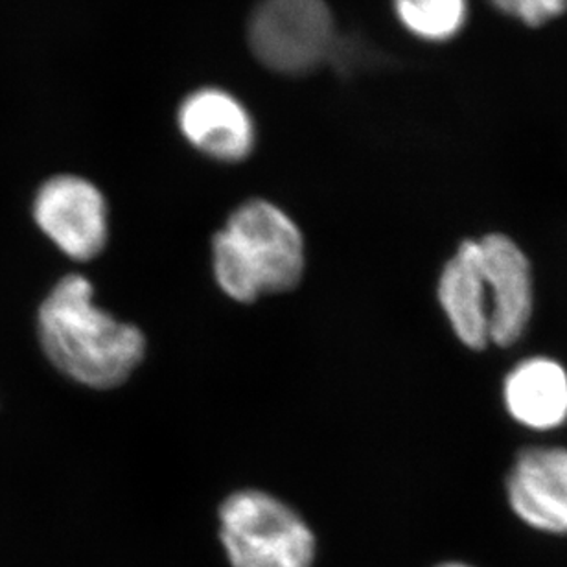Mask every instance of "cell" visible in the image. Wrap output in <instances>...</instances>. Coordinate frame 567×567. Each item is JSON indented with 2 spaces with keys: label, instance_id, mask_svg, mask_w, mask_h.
<instances>
[{
  "label": "cell",
  "instance_id": "9c48e42d",
  "mask_svg": "<svg viewBox=\"0 0 567 567\" xmlns=\"http://www.w3.org/2000/svg\"><path fill=\"white\" fill-rule=\"evenodd\" d=\"M439 302L453 332L468 349L483 350L491 343V297L477 240L463 241L442 269Z\"/></svg>",
  "mask_w": 567,
  "mask_h": 567
},
{
  "label": "cell",
  "instance_id": "3957f363",
  "mask_svg": "<svg viewBox=\"0 0 567 567\" xmlns=\"http://www.w3.org/2000/svg\"><path fill=\"white\" fill-rule=\"evenodd\" d=\"M219 538L233 567H311L316 536L299 513L262 491H240L219 507Z\"/></svg>",
  "mask_w": 567,
  "mask_h": 567
},
{
  "label": "cell",
  "instance_id": "8fae6325",
  "mask_svg": "<svg viewBox=\"0 0 567 567\" xmlns=\"http://www.w3.org/2000/svg\"><path fill=\"white\" fill-rule=\"evenodd\" d=\"M400 24L415 38L444 43L468 21V0H393Z\"/></svg>",
  "mask_w": 567,
  "mask_h": 567
},
{
  "label": "cell",
  "instance_id": "8992f818",
  "mask_svg": "<svg viewBox=\"0 0 567 567\" xmlns=\"http://www.w3.org/2000/svg\"><path fill=\"white\" fill-rule=\"evenodd\" d=\"M480 264L491 297V341L511 347L524 336L533 316V275L524 251L508 236L477 240Z\"/></svg>",
  "mask_w": 567,
  "mask_h": 567
},
{
  "label": "cell",
  "instance_id": "ba28073f",
  "mask_svg": "<svg viewBox=\"0 0 567 567\" xmlns=\"http://www.w3.org/2000/svg\"><path fill=\"white\" fill-rule=\"evenodd\" d=\"M181 133L197 152L221 163L249 157L257 142V126L246 105L224 89L203 87L179 105Z\"/></svg>",
  "mask_w": 567,
  "mask_h": 567
},
{
  "label": "cell",
  "instance_id": "4fadbf2b",
  "mask_svg": "<svg viewBox=\"0 0 567 567\" xmlns=\"http://www.w3.org/2000/svg\"><path fill=\"white\" fill-rule=\"evenodd\" d=\"M436 567H472V566H468V564H461V563H446V564H441V566H436Z\"/></svg>",
  "mask_w": 567,
  "mask_h": 567
},
{
  "label": "cell",
  "instance_id": "7a4b0ae2",
  "mask_svg": "<svg viewBox=\"0 0 567 567\" xmlns=\"http://www.w3.org/2000/svg\"><path fill=\"white\" fill-rule=\"evenodd\" d=\"M305 238L282 208L249 199L214 236V277L230 299L252 302L295 288L305 274Z\"/></svg>",
  "mask_w": 567,
  "mask_h": 567
},
{
  "label": "cell",
  "instance_id": "5b68a950",
  "mask_svg": "<svg viewBox=\"0 0 567 567\" xmlns=\"http://www.w3.org/2000/svg\"><path fill=\"white\" fill-rule=\"evenodd\" d=\"M33 219L60 251L78 262L99 257L110 238L104 194L80 175L44 181L33 199Z\"/></svg>",
  "mask_w": 567,
  "mask_h": 567
},
{
  "label": "cell",
  "instance_id": "6da1fadb",
  "mask_svg": "<svg viewBox=\"0 0 567 567\" xmlns=\"http://www.w3.org/2000/svg\"><path fill=\"white\" fill-rule=\"evenodd\" d=\"M38 333L44 354L74 382L113 389L141 365L146 339L94 305L93 284L66 275L39 308Z\"/></svg>",
  "mask_w": 567,
  "mask_h": 567
},
{
  "label": "cell",
  "instance_id": "30bf717a",
  "mask_svg": "<svg viewBox=\"0 0 567 567\" xmlns=\"http://www.w3.org/2000/svg\"><path fill=\"white\" fill-rule=\"evenodd\" d=\"M505 404L530 430H555L567 421V372L549 358H529L505 380Z\"/></svg>",
  "mask_w": 567,
  "mask_h": 567
},
{
  "label": "cell",
  "instance_id": "7c38bea8",
  "mask_svg": "<svg viewBox=\"0 0 567 567\" xmlns=\"http://www.w3.org/2000/svg\"><path fill=\"white\" fill-rule=\"evenodd\" d=\"M503 16L522 22L525 27L538 28L557 21L567 11V0H488Z\"/></svg>",
  "mask_w": 567,
  "mask_h": 567
},
{
  "label": "cell",
  "instance_id": "277c9868",
  "mask_svg": "<svg viewBox=\"0 0 567 567\" xmlns=\"http://www.w3.org/2000/svg\"><path fill=\"white\" fill-rule=\"evenodd\" d=\"M333 19L324 0H262L249 21L252 54L280 74H306L333 50Z\"/></svg>",
  "mask_w": 567,
  "mask_h": 567
},
{
  "label": "cell",
  "instance_id": "52a82bcc",
  "mask_svg": "<svg viewBox=\"0 0 567 567\" xmlns=\"http://www.w3.org/2000/svg\"><path fill=\"white\" fill-rule=\"evenodd\" d=\"M507 496L524 524L540 533L567 535V447L519 452L508 472Z\"/></svg>",
  "mask_w": 567,
  "mask_h": 567
}]
</instances>
